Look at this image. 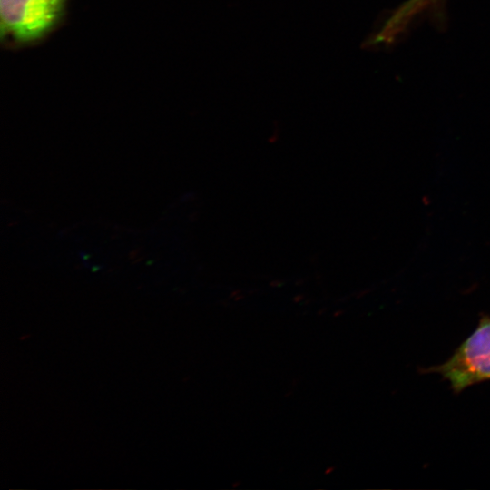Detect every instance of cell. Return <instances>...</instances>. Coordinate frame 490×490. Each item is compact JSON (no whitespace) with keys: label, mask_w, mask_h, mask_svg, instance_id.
<instances>
[{"label":"cell","mask_w":490,"mask_h":490,"mask_svg":"<svg viewBox=\"0 0 490 490\" xmlns=\"http://www.w3.org/2000/svg\"><path fill=\"white\" fill-rule=\"evenodd\" d=\"M430 371L439 373L456 392L490 380V317H483L450 358Z\"/></svg>","instance_id":"7a4b0ae2"},{"label":"cell","mask_w":490,"mask_h":490,"mask_svg":"<svg viewBox=\"0 0 490 490\" xmlns=\"http://www.w3.org/2000/svg\"><path fill=\"white\" fill-rule=\"evenodd\" d=\"M67 0H0L2 42L13 46L35 44L63 21Z\"/></svg>","instance_id":"6da1fadb"},{"label":"cell","mask_w":490,"mask_h":490,"mask_svg":"<svg viewBox=\"0 0 490 490\" xmlns=\"http://www.w3.org/2000/svg\"><path fill=\"white\" fill-rule=\"evenodd\" d=\"M446 0H407L399 5L382 24L384 33L397 39L416 23L419 17L429 16L441 24L445 20Z\"/></svg>","instance_id":"3957f363"}]
</instances>
